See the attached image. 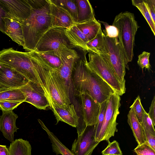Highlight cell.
Listing matches in <instances>:
<instances>
[{
  "label": "cell",
  "instance_id": "obj_28",
  "mask_svg": "<svg viewBox=\"0 0 155 155\" xmlns=\"http://www.w3.org/2000/svg\"><path fill=\"white\" fill-rule=\"evenodd\" d=\"M50 1L56 5L68 11L71 16L75 24L77 23L78 8L75 0H50Z\"/></svg>",
  "mask_w": 155,
  "mask_h": 155
},
{
  "label": "cell",
  "instance_id": "obj_35",
  "mask_svg": "<svg viewBox=\"0 0 155 155\" xmlns=\"http://www.w3.org/2000/svg\"><path fill=\"white\" fill-rule=\"evenodd\" d=\"M150 53L149 52L143 51L140 54L138 57L137 64L142 69H150V65L149 62V57Z\"/></svg>",
  "mask_w": 155,
  "mask_h": 155
},
{
  "label": "cell",
  "instance_id": "obj_19",
  "mask_svg": "<svg viewBox=\"0 0 155 155\" xmlns=\"http://www.w3.org/2000/svg\"><path fill=\"white\" fill-rule=\"evenodd\" d=\"M5 24V34L10 37L12 40L19 45L23 47L24 39L21 24L9 17L3 18Z\"/></svg>",
  "mask_w": 155,
  "mask_h": 155
},
{
  "label": "cell",
  "instance_id": "obj_42",
  "mask_svg": "<svg viewBox=\"0 0 155 155\" xmlns=\"http://www.w3.org/2000/svg\"><path fill=\"white\" fill-rule=\"evenodd\" d=\"M6 16L5 12L0 5V31L5 33V24L3 18Z\"/></svg>",
  "mask_w": 155,
  "mask_h": 155
},
{
  "label": "cell",
  "instance_id": "obj_26",
  "mask_svg": "<svg viewBox=\"0 0 155 155\" xmlns=\"http://www.w3.org/2000/svg\"><path fill=\"white\" fill-rule=\"evenodd\" d=\"M75 24L85 35L89 41L96 37L101 28V24L96 18L84 23Z\"/></svg>",
  "mask_w": 155,
  "mask_h": 155
},
{
  "label": "cell",
  "instance_id": "obj_37",
  "mask_svg": "<svg viewBox=\"0 0 155 155\" xmlns=\"http://www.w3.org/2000/svg\"><path fill=\"white\" fill-rule=\"evenodd\" d=\"M23 102L18 101H0V108L2 111L13 110Z\"/></svg>",
  "mask_w": 155,
  "mask_h": 155
},
{
  "label": "cell",
  "instance_id": "obj_14",
  "mask_svg": "<svg viewBox=\"0 0 155 155\" xmlns=\"http://www.w3.org/2000/svg\"><path fill=\"white\" fill-rule=\"evenodd\" d=\"M0 5L9 17L22 25L29 15L31 6L29 0H0Z\"/></svg>",
  "mask_w": 155,
  "mask_h": 155
},
{
  "label": "cell",
  "instance_id": "obj_17",
  "mask_svg": "<svg viewBox=\"0 0 155 155\" xmlns=\"http://www.w3.org/2000/svg\"><path fill=\"white\" fill-rule=\"evenodd\" d=\"M52 28L68 29L75 24L70 13L63 8L57 6L49 0Z\"/></svg>",
  "mask_w": 155,
  "mask_h": 155
},
{
  "label": "cell",
  "instance_id": "obj_40",
  "mask_svg": "<svg viewBox=\"0 0 155 155\" xmlns=\"http://www.w3.org/2000/svg\"><path fill=\"white\" fill-rule=\"evenodd\" d=\"M143 130L146 142L154 150H155V135Z\"/></svg>",
  "mask_w": 155,
  "mask_h": 155
},
{
  "label": "cell",
  "instance_id": "obj_41",
  "mask_svg": "<svg viewBox=\"0 0 155 155\" xmlns=\"http://www.w3.org/2000/svg\"><path fill=\"white\" fill-rule=\"evenodd\" d=\"M155 96L153 97L148 113L149 116L152 120L153 125H155Z\"/></svg>",
  "mask_w": 155,
  "mask_h": 155
},
{
  "label": "cell",
  "instance_id": "obj_12",
  "mask_svg": "<svg viewBox=\"0 0 155 155\" xmlns=\"http://www.w3.org/2000/svg\"><path fill=\"white\" fill-rule=\"evenodd\" d=\"M95 125L86 127L72 144L71 151L74 155H91L100 142L95 140Z\"/></svg>",
  "mask_w": 155,
  "mask_h": 155
},
{
  "label": "cell",
  "instance_id": "obj_38",
  "mask_svg": "<svg viewBox=\"0 0 155 155\" xmlns=\"http://www.w3.org/2000/svg\"><path fill=\"white\" fill-rule=\"evenodd\" d=\"M98 21L102 23L104 26L105 30H103V33L105 35L110 38H118V31L115 27L113 25H109L105 22L100 21Z\"/></svg>",
  "mask_w": 155,
  "mask_h": 155
},
{
  "label": "cell",
  "instance_id": "obj_31",
  "mask_svg": "<svg viewBox=\"0 0 155 155\" xmlns=\"http://www.w3.org/2000/svg\"><path fill=\"white\" fill-rule=\"evenodd\" d=\"M108 99L100 104L99 113L97 123L95 124V140L98 141V137L105 117L107 109Z\"/></svg>",
  "mask_w": 155,
  "mask_h": 155
},
{
  "label": "cell",
  "instance_id": "obj_8",
  "mask_svg": "<svg viewBox=\"0 0 155 155\" xmlns=\"http://www.w3.org/2000/svg\"><path fill=\"white\" fill-rule=\"evenodd\" d=\"M106 53L112 68L124 93L126 91L124 76L126 68L129 70L117 38H110L105 35Z\"/></svg>",
  "mask_w": 155,
  "mask_h": 155
},
{
  "label": "cell",
  "instance_id": "obj_3",
  "mask_svg": "<svg viewBox=\"0 0 155 155\" xmlns=\"http://www.w3.org/2000/svg\"><path fill=\"white\" fill-rule=\"evenodd\" d=\"M29 52L32 58L37 79L46 94L53 102L59 105L70 104V97L54 69L39 59L33 51Z\"/></svg>",
  "mask_w": 155,
  "mask_h": 155
},
{
  "label": "cell",
  "instance_id": "obj_2",
  "mask_svg": "<svg viewBox=\"0 0 155 155\" xmlns=\"http://www.w3.org/2000/svg\"><path fill=\"white\" fill-rule=\"evenodd\" d=\"M31 10L23 21L25 45L28 52L35 51L41 38L52 28L49 0H29Z\"/></svg>",
  "mask_w": 155,
  "mask_h": 155
},
{
  "label": "cell",
  "instance_id": "obj_23",
  "mask_svg": "<svg viewBox=\"0 0 155 155\" xmlns=\"http://www.w3.org/2000/svg\"><path fill=\"white\" fill-rule=\"evenodd\" d=\"M38 121L42 128L47 133L51 143L52 150L55 153L62 155H74L47 128L42 120L38 119Z\"/></svg>",
  "mask_w": 155,
  "mask_h": 155
},
{
  "label": "cell",
  "instance_id": "obj_39",
  "mask_svg": "<svg viewBox=\"0 0 155 155\" xmlns=\"http://www.w3.org/2000/svg\"><path fill=\"white\" fill-rule=\"evenodd\" d=\"M143 1L153 22L155 23V0H143Z\"/></svg>",
  "mask_w": 155,
  "mask_h": 155
},
{
  "label": "cell",
  "instance_id": "obj_16",
  "mask_svg": "<svg viewBox=\"0 0 155 155\" xmlns=\"http://www.w3.org/2000/svg\"><path fill=\"white\" fill-rule=\"evenodd\" d=\"M82 116L86 126L96 124L97 122L100 104L87 94L80 96Z\"/></svg>",
  "mask_w": 155,
  "mask_h": 155
},
{
  "label": "cell",
  "instance_id": "obj_4",
  "mask_svg": "<svg viewBox=\"0 0 155 155\" xmlns=\"http://www.w3.org/2000/svg\"><path fill=\"white\" fill-rule=\"evenodd\" d=\"M112 25L117 29L119 42L129 67L128 63L132 61L134 56L135 38L139 26L134 14L128 12H121L117 15Z\"/></svg>",
  "mask_w": 155,
  "mask_h": 155
},
{
  "label": "cell",
  "instance_id": "obj_6",
  "mask_svg": "<svg viewBox=\"0 0 155 155\" xmlns=\"http://www.w3.org/2000/svg\"><path fill=\"white\" fill-rule=\"evenodd\" d=\"M88 64L90 68L105 81L120 96L125 93L111 64L107 53L88 51Z\"/></svg>",
  "mask_w": 155,
  "mask_h": 155
},
{
  "label": "cell",
  "instance_id": "obj_18",
  "mask_svg": "<svg viewBox=\"0 0 155 155\" xmlns=\"http://www.w3.org/2000/svg\"><path fill=\"white\" fill-rule=\"evenodd\" d=\"M18 117L12 110L2 111L0 116V130L4 137L11 143L15 140L14 133L19 129L16 125Z\"/></svg>",
  "mask_w": 155,
  "mask_h": 155
},
{
  "label": "cell",
  "instance_id": "obj_7",
  "mask_svg": "<svg viewBox=\"0 0 155 155\" xmlns=\"http://www.w3.org/2000/svg\"><path fill=\"white\" fill-rule=\"evenodd\" d=\"M120 96L114 93L108 99V103L104 120L100 131L98 141L109 142L110 137L114 136L117 131L116 120L119 114L121 106Z\"/></svg>",
  "mask_w": 155,
  "mask_h": 155
},
{
  "label": "cell",
  "instance_id": "obj_29",
  "mask_svg": "<svg viewBox=\"0 0 155 155\" xmlns=\"http://www.w3.org/2000/svg\"><path fill=\"white\" fill-rule=\"evenodd\" d=\"M25 98L19 88L12 89L0 92V101H25Z\"/></svg>",
  "mask_w": 155,
  "mask_h": 155
},
{
  "label": "cell",
  "instance_id": "obj_27",
  "mask_svg": "<svg viewBox=\"0 0 155 155\" xmlns=\"http://www.w3.org/2000/svg\"><path fill=\"white\" fill-rule=\"evenodd\" d=\"M33 51L39 59L54 69H58L61 66L62 61L60 55L58 56L47 52Z\"/></svg>",
  "mask_w": 155,
  "mask_h": 155
},
{
  "label": "cell",
  "instance_id": "obj_25",
  "mask_svg": "<svg viewBox=\"0 0 155 155\" xmlns=\"http://www.w3.org/2000/svg\"><path fill=\"white\" fill-rule=\"evenodd\" d=\"M105 38V35L101 28L96 37L86 44L87 52L98 54L107 53Z\"/></svg>",
  "mask_w": 155,
  "mask_h": 155
},
{
  "label": "cell",
  "instance_id": "obj_36",
  "mask_svg": "<svg viewBox=\"0 0 155 155\" xmlns=\"http://www.w3.org/2000/svg\"><path fill=\"white\" fill-rule=\"evenodd\" d=\"M143 129L155 135V130L151 120L148 116V113L145 111L141 123Z\"/></svg>",
  "mask_w": 155,
  "mask_h": 155
},
{
  "label": "cell",
  "instance_id": "obj_34",
  "mask_svg": "<svg viewBox=\"0 0 155 155\" xmlns=\"http://www.w3.org/2000/svg\"><path fill=\"white\" fill-rule=\"evenodd\" d=\"M134 151L137 155H155V150L146 142L141 144L138 145Z\"/></svg>",
  "mask_w": 155,
  "mask_h": 155
},
{
  "label": "cell",
  "instance_id": "obj_30",
  "mask_svg": "<svg viewBox=\"0 0 155 155\" xmlns=\"http://www.w3.org/2000/svg\"><path fill=\"white\" fill-rule=\"evenodd\" d=\"M131 1L133 5L138 9L144 17L155 35V23L153 22L143 0H132Z\"/></svg>",
  "mask_w": 155,
  "mask_h": 155
},
{
  "label": "cell",
  "instance_id": "obj_13",
  "mask_svg": "<svg viewBox=\"0 0 155 155\" xmlns=\"http://www.w3.org/2000/svg\"><path fill=\"white\" fill-rule=\"evenodd\" d=\"M25 98V102L40 110H46L50 104L46 93L40 84L29 81L19 88Z\"/></svg>",
  "mask_w": 155,
  "mask_h": 155
},
{
  "label": "cell",
  "instance_id": "obj_22",
  "mask_svg": "<svg viewBox=\"0 0 155 155\" xmlns=\"http://www.w3.org/2000/svg\"><path fill=\"white\" fill-rule=\"evenodd\" d=\"M75 0L78 8V18L76 24L84 23L95 18L93 9L88 0Z\"/></svg>",
  "mask_w": 155,
  "mask_h": 155
},
{
  "label": "cell",
  "instance_id": "obj_5",
  "mask_svg": "<svg viewBox=\"0 0 155 155\" xmlns=\"http://www.w3.org/2000/svg\"><path fill=\"white\" fill-rule=\"evenodd\" d=\"M0 63L14 69L29 81L40 84L29 52H21L12 48L3 49L0 51Z\"/></svg>",
  "mask_w": 155,
  "mask_h": 155
},
{
  "label": "cell",
  "instance_id": "obj_43",
  "mask_svg": "<svg viewBox=\"0 0 155 155\" xmlns=\"http://www.w3.org/2000/svg\"><path fill=\"white\" fill-rule=\"evenodd\" d=\"M0 155H9L8 149L6 146L0 145Z\"/></svg>",
  "mask_w": 155,
  "mask_h": 155
},
{
  "label": "cell",
  "instance_id": "obj_20",
  "mask_svg": "<svg viewBox=\"0 0 155 155\" xmlns=\"http://www.w3.org/2000/svg\"><path fill=\"white\" fill-rule=\"evenodd\" d=\"M65 33L71 44L74 48H78L87 51L86 44L89 41L75 24L68 29H66Z\"/></svg>",
  "mask_w": 155,
  "mask_h": 155
},
{
  "label": "cell",
  "instance_id": "obj_33",
  "mask_svg": "<svg viewBox=\"0 0 155 155\" xmlns=\"http://www.w3.org/2000/svg\"><path fill=\"white\" fill-rule=\"evenodd\" d=\"M130 108H132L133 109L137 117L139 122L141 123L144 113L145 111L142 105L139 96H138L134 100Z\"/></svg>",
  "mask_w": 155,
  "mask_h": 155
},
{
  "label": "cell",
  "instance_id": "obj_32",
  "mask_svg": "<svg viewBox=\"0 0 155 155\" xmlns=\"http://www.w3.org/2000/svg\"><path fill=\"white\" fill-rule=\"evenodd\" d=\"M108 143L107 146L101 152L102 155H123L117 141L114 140Z\"/></svg>",
  "mask_w": 155,
  "mask_h": 155
},
{
  "label": "cell",
  "instance_id": "obj_1",
  "mask_svg": "<svg viewBox=\"0 0 155 155\" xmlns=\"http://www.w3.org/2000/svg\"><path fill=\"white\" fill-rule=\"evenodd\" d=\"M86 54L75 63L72 72V88L79 96L87 94L101 104L115 92L89 68Z\"/></svg>",
  "mask_w": 155,
  "mask_h": 155
},
{
  "label": "cell",
  "instance_id": "obj_9",
  "mask_svg": "<svg viewBox=\"0 0 155 155\" xmlns=\"http://www.w3.org/2000/svg\"><path fill=\"white\" fill-rule=\"evenodd\" d=\"M65 29L62 28H50L40 40L35 51L37 52H55L65 47L74 48L66 36Z\"/></svg>",
  "mask_w": 155,
  "mask_h": 155
},
{
  "label": "cell",
  "instance_id": "obj_10",
  "mask_svg": "<svg viewBox=\"0 0 155 155\" xmlns=\"http://www.w3.org/2000/svg\"><path fill=\"white\" fill-rule=\"evenodd\" d=\"M60 56L62 65L58 69L54 70L60 78L70 97L73 91L71 79L72 71L75 63L81 57L75 50L67 47L61 50Z\"/></svg>",
  "mask_w": 155,
  "mask_h": 155
},
{
  "label": "cell",
  "instance_id": "obj_24",
  "mask_svg": "<svg viewBox=\"0 0 155 155\" xmlns=\"http://www.w3.org/2000/svg\"><path fill=\"white\" fill-rule=\"evenodd\" d=\"M8 149L9 155H31L30 144L21 138L16 139L11 143Z\"/></svg>",
  "mask_w": 155,
  "mask_h": 155
},
{
  "label": "cell",
  "instance_id": "obj_21",
  "mask_svg": "<svg viewBox=\"0 0 155 155\" xmlns=\"http://www.w3.org/2000/svg\"><path fill=\"white\" fill-rule=\"evenodd\" d=\"M127 122L132 130L138 145L146 142L142 126L137 117L133 109L130 108L127 115Z\"/></svg>",
  "mask_w": 155,
  "mask_h": 155
},
{
  "label": "cell",
  "instance_id": "obj_11",
  "mask_svg": "<svg viewBox=\"0 0 155 155\" xmlns=\"http://www.w3.org/2000/svg\"><path fill=\"white\" fill-rule=\"evenodd\" d=\"M46 95L50 103V107L53 111L57 123L61 121L76 127L78 136L81 135L86 126L80 120V118L78 115L74 105H59L53 102L49 96Z\"/></svg>",
  "mask_w": 155,
  "mask_h": 155
},
{
  "label": "cell",
  "instance_id": "obj_44",
  "mask_svg": "<svg viewBox=\"0 0 155 155\" xmlns=\"http://www.w3.org/2000/svg\"><path fill=\"white\" fill-rule=\"evenodd\" d=\"M8 89H10L7 88V87H5L4 86L0 84V92L1 91L6 90Z\"/></svg>",
  "mask_w": 155,
  "mask_h": 155
},
{
  "label": "cell",
  "instance_id": "obj_15",
  "mask_svg": "<svg viewBox=\"0 0 155 155\" xmlns=\"http://www.w3.org/2000/svg\"><path fill=\"white\" fill-rule=\"evenodd\" d=\"M29 81L14 69L0 63V84L10 89L20 88Z\"/></svg>",
  "mask_w": 155,
  "mask_h": 155
}]
</instances>
